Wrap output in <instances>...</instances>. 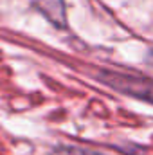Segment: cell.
Returning a JSON list of instances; mask_svg holds the SVG:
<instances>
[{
    "mask_svg": "<svg viewBox=\"0 0 153 155\" xmlns=\"http://www.w3.org/2000/svg\"><path fill=\"white\" fill-rule=\"evenodd\" d=\"M40 11L56 25H65V7L63 0H31Z\"/></svg>",
    "mask_w": 153,
    "mask_h": 155,
    "instance_id": "cell-2",
    "label": "cell"
},
{
    "mask_svg": "<svg viewBox=\"0 0 153 155\" xmlns=\"http://www.w3.org/2000/svg\"><path fill=\"white\" fill-rule=\"evenodd\" d=\"M99 79L124 94H130V96H135L148 103H153V81H150V79H144L139 76H126V74H119V72H101Z\"/></svg>",
    "mask_w": 153,
    "mask_h": 155,
    "instance_id": "cell-1",
    "label": "cell"
},
{
    "mask_svg": "<svg viewBox=\"0 0 153 155\" xmlns=\"http://www.w3.org/2000/svg\"><path fill=\"white\" fill-rule=\"evenodd\" d=\"M54 155H105L96 150H86V148H77V146H60L56 148Z\"/></svg>",
    "mask_w": 153,
    "mask_h": 155,
    "instance_id": "cell-3",
    "label": "cell"
},
{
    "mask_svg": "<svg viewBox=\"0 0 153 155\" xmlns=\"http://www.w3.org/2000/svg\"><path fill=\"white\" fill-rule=\"evenodd\" d=\"M151 61H153V54H151Z\"/></svg>",
    "mask_w": 153,
    "mask_h": 155,
    "instance_id": "cell-4",
    "label": "cell"
}]
</instances>
